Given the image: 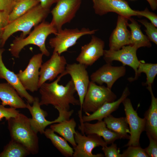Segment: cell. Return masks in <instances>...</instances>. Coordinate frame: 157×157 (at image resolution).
I'll return each mask as SVG.
<instances>
[{
	"label": "cell",
	"instance_id": "603a6c76",
	"mask_svg": "<svg viewBox=\"0 0 157 157\" xmlns=\"http://www.w3.org/2000/svg\"><path fill=\"white\" fill-rule=\"evenodd\" d=\"M147 89L151 95V102L144 115L145 120V131L157 139V98L154 95L151 86H147Z\"/></svg>",
	"mask_w": 157,
	"mask_h": 157
},
{
	"label": "cell",
	"instance_id": "6da1fadb",
	"mask_svg": "<svg viewBox=\"0 0 157 157\" xmlns=\"http://www.w3.org/2000/svg\"><path fill=\"white\" fill-rule=\"evenodd\" d=\"M63 76L60 74L56 79L51 83H44L39 88L41 95L40 103L41 106H53L58 112L69 111L70 105L80 106L79 99L74 94L76 92L71 79L65 86L59 84Z\"/></svg>",
	"mask_w": 157,
	"mask_h": 157
},
{
	"label": "cell",
	"instance_id": "3957f363",
	"mask_svg": "<svg viewBox=\"0 0 157 157\" xmlns=\"http://www.w3.org/2000/svg\"><path fill=\"white\" fill-rule=\"evenodd\" d=\"M56 29L50 23L45 21L34 27V29L27 36L22 38L16 37L10 44L9 51L12 56L19 57L22 50L26 46L33 44L37 46L43 55L48 56L50 53L47 49L45 42L48 36L51 34L56 35Z\"/></svg>",
	"mask_w": 157,
	"mask_h": 157
},
{
	"label": "cell",
	"instance_id": "e0dca14e",
	"mask_svg": "<svg viewBox=\"0 0 157 157\" xmlns=\"http://www.w3.org/2000/svg\"><path fill=\"white\" fill-rule=\"evenodd\" d=\"M104 46L103 40L92 35L90 41L81 47L80 53L76 60L86 67L92 65L103 56Z\"/></svg>",
	"mask_w": 157,
	"mask_h": 157
},
{
	"label": "cell",
	"instance_id": "4fadbf2b",
	"mask_svg": "<svg viewBox=\"0 0 157 157\" xmlns=\"http://www.w3.org/2000/svg\"><path fill=\"white\" fill-rule=\"evenodd\" d=\"M67 64L64 56L53 51L50 59L42 64L40 69L39 88L47 81H52L58 75L62 74Z\"/></svg>",
	"mask_w": 157,
	"mask_h": 157
},
{
	"label": "cell",
	"instance_id": "d6a6232c",
	"mask_svg": "<svg viewBox=\"0 0 157 157\" xmlns=\"http://www.w3.org/2000/svg\"><path fill=\"white\" fill-rule=\"evenodd\" d=\"M19 112L15 108H6L2 104H0V121L4 118L7 121L11 118L15 117L19 113Z\"/></svg>",
	"mask_w": 157,
	"mask_h": 157
},
{
	"label": "cell",
	"instance_id": "5bb4252c",
	"mask_svg": "<svg viewBox=\"0 0 157 157\" xmlns=\"http://www.w3.org/2000/svg\"><path fill=\"white\" fill-rule=\"evenodd\" d=\"M95 13L99 15L109 12L116 13L129 19L133 16H137L135 10L132 9L125 0H92Z\"/></svg>",
	"mask_w": 157,
	"mask_h": 157
},
{
	"label": "cell",
	"instance_id": "2e32d148",
	"mask_svg": "<svg viewBox=\"0 0 157 157\" xmlns=\"http://www.w3.org/2000/svg\"><path fill=\"white\" fill-rule=\"evenodd\" d=\"M125 66H114L111 63H106L99 68L90 76L91 81L102 85L105 83L107 87L111 89L115 82L125 74Z\"/></svg>",
	"mask_w": 157,
	"mask_h": 157
},
{
	"label": "cell",
	"instance_id": "ab89813d",
	"mask_svg": "<svg viewBox=\"0 0 157 157\" xmlns=\"http://www.w3.org/2000/svg\"><path fill=\"white\" fill-rule=\"evenodd\" d=\"M149 4L151 9L153 10L157 8V1L156 0H146Z\"/></svg>",
	"mask_w": 157,
	"mask_h": 157
},
{
	"label": "cell",
	"instance_id": "f35d334b",
	"mask_svg": "<svg viewBox=\"0 0 157 157\" xmlns=\"http://www.w3.org/2000/svg\"><path fill=\"white\" fill-rule=\"evenodd\" d=\"M40 4L43 8L50 9L52 5L54 3H56L58 0H39Z\"/></svg>",
	"mask_w": 157,
	"mask_h": 157
},
{
	"label": "cell",
	"instance_id": "60d3db41",
	"mask_svg": "<svg viewBox=\"0 0 157 157\" xmlns=\"http://www.w3.org/2000/svg\"><path fill=\"white\" fill-rule=\"evenodd\" d=\"M3 31L0 30V48H2L1 46V36Z\"/></svg>",
	"mask_w": 157,
	"mask_h": 157
},
{
	"label": "cell",
	"instance_id": "7bdbcfd3",
	"mask_svg": "<svg viewBox=\"0 0 157 157\" xmlns=\"http://www.w3.org/2000/svg\"><path fill=\"white\" fill-rule=\"evenodd\" d=\"M156 1H157V0H156Z\"/></svg>",
	"mask_w": 157,
	"mask_h": 157
},
{
	"label": "cell",
	"instance_id": "277c9868",
	"mask_svg": "<svg viewBox=\"0 0 157 157\" xmlns=\"http://www.w3.org/2000/svg\"><path fill=\"white\" fill-rule=\"evenodd\" d=\"M7 121L11 139L23 145L31 154H37L39 150L38 138L31 126L29 118L19 113Z\"/></svg>",
	"mask_w": 157,
	"mask_h": 157
},
{
	"label": "cell",
	"instance_id": "8d00e7d4",
	"mask_svg": "<svg viewBox=\"0 0 157 157\" xmlns=\"http://www.w3.org/2000/svg\"><path fill=\"white\" fill-rule=\"evenodd\" d=\"M14 4L13 0H0V10L4 11L9 14Z\"/></svg>",
	"mask_w": 157,
	"mask_h": 157
},
{
	"label": "cell",
	"instance_id": "44dd1931",
	"mask_svg": "<svg viewBox=\"0 0 157 157\" xmlns=\"http://www.w3.org/2000/svg\"><path fill=\"white\" fill-rule=\"evenodd\" d=\"M4 50L0 48V78L5 79L14 88L22 98H24L29 104H33L34 97L30 95L23 87L17 74L8 69L3 62L2 54Z\"/></svg>",
	"mask_w": 157,
	"mask_h": 157
},
{
	"label": "cell",
	"instance_id": "7a4b0ae2",
	"mask_svg": "<svg viewBox=\"0 0 157 157\" xmlns=\"http://www.w3.org/2000/svg\"><path fill=\"white\" fill-rule=\"evenodd\" d=\"M50 12V9L43 8L40 4L14 21L9 22L3 29L1 36L2 48L9 38L14 33L21 31L20 37H26L33 27L44 21Z\"/></svg>",
	"mask_w": 157,
	"mask_h": 157
},
{
	"label": "cell",
	"instance_id": "7c38bea8",
	"mask_svg": "<svg viewBox=\"0 0 157 157\" xmlns=\"http://www.w3.org/2000/svg\"><path fill=\"white\" fill-rule=\"evenodd\" d=\"M26 105V108L28 109L32 116V118H29L31 126L37 133H39L41 134H44L47 126L69 119L67 116L60 113L58 117L55 120L52 121L47 120L46 117L47 116V113L41 108L40 100L38 97H34L32 106H31L28 102Z\"/></svg>",
	"mask_w": 157,
	"mask_h": 157
},
{
	"label": "cell",
	"instance_id": "9a60e30c",
	"mask_svg": "<svg viewBox=\"0 0 157 157\" xmlns=\"http://www.w3.org/2000/svg\"><path fill=\"white\" fill-rule=\"evenodd\" d=\"M137 49L133 46L127 45L117 51L104 50V59L106 63H111L116 60L121 62L123 65L130 66L134 70L135 76L140 62L137 56Z\"/></svg>",
	"mask_w": 157,
	"mask_h": 157
},
{
	"label": "cell",
	"instance_id": "9c48e42d",
	"mask_svg": "<svg viewBox=\"0 0 157 157\" xmlns=\"http://www.w3.org/2000/svg\"><path fill=\"white\" fill-rule=\"evenodd\" d=\"M74 138L76 145L73 149V157H103L104 156L101 153L95 154L92 153L93 150L97 147L107 146L108 144L101 136L94 134L85 135L76 131Z\"/></svg>",
	"mask_w": 157,
	"mask_h": 157
},
{
	"label": "cell",
	"instance_id": "4dcf8cb0",
	"mask_svg": "<svg viewBox=\"0 0 157 157\" xmlns=\"http://www.w3.org/2000/svg\"><path fill=\"white\" fill-rule=\"evenodd\" d=\"M122 157H149L145 149L140 146H128L122 154Z\"/></svg>",
	"mask_w": 157,
	"mask_h": 157
},
{
	"label": "cell",
	"instance_id": "1f68e13d",
	"mask_svg": "<svg viewBox=\"0 0 157 157\" xmlns=\"http://www.w3.org/2000/svg\"><path fill=\"white\" fill-rule=\"evenodd\" d=\"M138 21L145 26L146 29L144 31L149 40L157 44V29L156 27L145 19L139 20Z\"/></svg>",
	"mask_w": 157,
	"mask_h": 157
},
{
	"label": "cell",
	"instance_id": "4316f807",
	"mask_svg": "<svg viewBox=\"0 0 157 157\" xmlns=\"http://www.w3.org/2000/svg\"><path fill=\"white\" fill-rule=\"evenodd\" d=\"M44 134L47 138L50 140L53 145L63 156L73 157V148L69 145L64 138L55 134L50 128L45 129Z\"/></svg>",
	"mask_w": 157,
	"mask_h": 157
},
{
	"label": "cell",
	"instance_id": "836d02e7",
	"mask_svg": "<svg viewBox=\"0 0 157 157\" xmlns=\"http://www.w3.org/2000/svg\"><path fill=\"white\" fill-rule=\"evenodd\" d=\"M149 144L148 146L144 149L149 157H157V139L153 137L150 134L146 133Z\"/></svg>",
	"mask_w": 157,
	"mask_h": 157
},
{
	"label": "cell",
	"instance_id": "ac0fdd59",
	"mask_svg": "<svg viewBox=\"0 0 157 157\" xmlns=\"http://www.w3.org/2000/svg\"><path fill=\"white\" fill-rule=\"evenodd\" d=\"M129 19L118 15L116 26L109 38V49L117 51L124 46L129 45L131 32L127 28Z\"/></svg>",
	"mask_w": 157,
	"mask_h": 157
},
{
	"label": "cell",
	"instance_id": "7402d4cb",
	"mask_svg": "<svg viewBox=\"0 0 157 157\" xmlns=\"http://www.w3.org/2000/svg\"><path fill=\"white\" fill-rule=\"evenodd\" d=\"M0 99L4 106L17 108H26L27 105L14 88L7 83H0Z\"/></svg>",
	"mask_w": 157,
	"mask_h": 157
},
{
	"label": "cell",
	"instance_id": "74e56055",
	"mask_svg": "<svg viewBox=\"0 0 157 157\" xmlns=\"http://www.w3.org/2000/svg\"><path fill=\"white\" fill-rule=\"evenodd\" d=\"M9 14L2 10H0V30L3 31L9 23Z\"/></svg>",
	"mask_w": 157,
	"mask_h": 157
},
{
	"label": "cell",
	"instance_id": "484cf974",
	"mask_svg": "<svg viewBox=\"0 0 157 157\" xmlns=\"http://www.w3.org/2000/svg\"><path fill=\"white\" fill-rule=\"evenodd\" d=\"M104 119L108 129L119 134L122 138L129 139L130 135L128 133L130 132L126 117L116 118L110 114Z\"/></svg>",
	"mask_w": 157,
	"mask_h": 157
},
{
	"label": "cell",
	"instance_id": "ffe728a7",
	"mask_svg": "<svg viewBox=\"0 0 157 157\" xmlns=\"http://www.w3.org/2000/svg\"><path fill=\"white\" fill-rule=\"evenodd\" d=\"M129 88L126 87L124 90L120 98L116 101L104 104L97 110L91 114L82 116L79 119L80 123L89 122L94 120H102L113 112L116 111L124 100L130 94Z\"/></svg>",
	"mask_w": 157,
	"mask_h": 157
},
{
	"label": "cell",
	"instance_id": "83f0119b",
	"mask_svg": "<svg viewBox=\"0 0 157 157\" xmlns=\"http://www.w3.org/2000/svg\"><path fill=\"white\" fill-rule=\"evenodd\" d=\"M142 72L145 73L147 76V80L144 85L152 86L157 74V64L145 63L143 60H140L136 75L134 78H129V81L132 82L137 80Z\"/></svg>",
	"mask_w": 157,
	"mask_h": 157
},
{
	"label": "cell",
	"instance_id": "8992f818",
	"mask_svg": "<svg viewBox=\"0 0 157 157\" xmlns=\"http://www.w3.org/2000/svg\"><path fill=\"white\" fill-rule=\"evenodd\" d=\"M97 29L90 30L89 28H83L79 30L77 28L62 29L50 38L49 44L53 51L60 55L67 51L71 47L74 45L81 37L87 35L94 34Z\"/></svg>",
	"mask_w": 157,
	"mask_h": 157
},
{
	"label": "cell",
	"instance_id": "d4e9b609",
	"mask_svg": "<svg viewBox=\"0 0 157 157\" xmlns=\"http://www.w3.org/2000/svg\"><path fill=\"white\" fill-rule=\"evenodd\" d=\"M129 19L131 22L127 25L131 29L129 45L137 49L142 47H151V44L150 41L142 32L140 25L133 18H130Z\"/></svg>",
	"mask_w": 157,
	"mask_h": 157
},
{
	"label": "cell",
	"instance_id": "5b68a950",
	"mask_svg": "<svg viewBox=\"0 0 157 157\" xmlns=\"http://www.w3.org/2000/svg\"><path fill=\"white\" fill-rule=\"evenodd\" d=\"M117 98L111 89L103 85H97L90 81L84 98L82 110L88 115L96 111L105 103L115 101Z\"/></svg>",
	"mask_w": 157,
	"mask_h": 157
},
{
	"label": "cell",
	"instance_id": "cb8c5ba5",
	"mask_svg": "<svg viewBox=\"0 0 157 157\" xmlns=\"http://www.w3.org/2000/svg\"><path fill=\"white\" fill-rule=\"evenodd\" d=\"M76 125L74 119L72 118L52 124L50 125V127L54 132L58 133L69 142L74 149L76 145L74 138Z\"/></svg>",
	"mask_w": 157,
	"mask_h": 157
},
{
	"label": "cell",
	"instance_id": "f1b7e54d",
	"mask_svg": "<svg viewBox=\"0 0 157 157\" xmlns=\"http://www.w3.org/2000/svg\"><path fill=\"white\" fill-rule=\"evenodd\" d=\"M40 4L39 0H21L15 3L8 16L9 23Z\"/></svg>",
	"mask_w": 157,
	"mask_h": 157
},
{
	"label": "cell",
	"instance_id": "d590c367",
	"mask_svg": "<svg viewBox=\"0 0 157 157\" xmlns=\"http://www.w3.org/2000/svg\"><path fill=\"white\" fill-rule=\"evenodd\" d=\"M135 12L137 16H143L147 18L150 21L151 23L156 27H157V15L150 12L147 8L143 11L135 10Z\"/></svg>",
	"mask_w": 157,
	"mask_h": 157
},
{
	"label": "cell",
	"instance_id": "e575fe53",
	"mask_svg": "<svg viewBox=\"0 0 157 157\" xmlns=\"http://www.w3.org/2000/svg\"><path fill=\"white\" fill-rule=\"evenodd\" d=\"M102 150L106 157H122V154L120 153L117 144L114 143L110 146L102 147Z\"/></svg>",
	"mask_w": 157,
	"mask_h": 157
},
{
	"label": "cell",
	"instance_id": "ba28073f",
	"mask_svg": "<svg viewBox=\"0 0 157 157\" xmlns=\"http://www.w3.org/2000/svg\"><path fill=\"white\" fill-rule=\"evenodd\" d=\"M86 67L79 63L67 64L65 71L61 74L63 77L67 74L69 75L73 81L80 103V109L78 113L79 118L82 116V105L90 81Z\"/></svg>",
	"mask_w": 157,
	"mask_h": 157
},
{
	"label": "cell",
	"instance_id": "d6986e66",
	"mask_svg": "<svg viewBox=\"0 0 157 157\" xmlns=\"http://www.w3.org/2000/svg\"><path fill=\"white\" fill-rule=\"evenodd\" d=\"M78 129L82 134L88 135L94 134L103 137L108 144H111L118 139L122 138L118 133L108 129L104 121H98L94 124L88 122L80 123Z\"/></svg>",
	"mask_w": 157,
	"mask_h": 157
},
{
	"label": "cell",
	"instance_id": "52a82bcc",
	"mask_svg": "<svg viewBox=\"0 0 157 157\" xmlns=\"http://www.w3.org/2000/svg\"><path fill=\"white\" fill-rule=\"evenodd\" d=\"M82 0H58L51 11L52 19L51 24L58 32L62 29L65 24L74 18L80 8Z\"/></svg>",
	"mask_w": 157,
	"mask_h": 157
},
{
	"label": "cell",
	"instance_id": "b9f144b4",
	"mask_svg": "<svg viewBox=\"0 0 157 157\" xmlns=\"http://www.w3.org/2000/svg\"><path fill=\"white\" fill-rule=\"evenodd\" d=\"M20 0H13V1L15 4V3L18 1H19Z\"/></svg>",
	"mask_w": 157,
	"mask_h": 157
},
{
	"label": "cell",
	"instance_id": "8fae6325",
	"mask_svg": "<svg viewBox=\"0 0 157 157\" xmlns=\"http://www.w3.org/2000/svg\"><path fill=\"white\" fill-rule=\"evenodd\" d=\"M43 55L41 53L34 55L23 71L17 74L23 87L26 90L34 92L39 89V69L42 63Z\"/></svg>",
	"mask_w": 157,
	"mask_h": 157
},
{
	"label": "cell",
	"instance_id": "f546056e",
	"mask_svg": "<svg viewBox=\"0 0 157 157\" xmlns=\"http://www.w3.org/2000/svg\"><path fill=\"white\" fill-rule=\"evenodd\" d=\"M30 154L23 145L11 140L0 153V157H25Z\"/></svg>",
	"mask_w": 157,
	"mask_h": 157
},
{
	"label": "cell",
	"instance_id": "30bf717a",
	"mask_svg": "<svg viewBox=\"0 0 157 157\" xmlns=\"http://www.w3.org/2000/svg\"><path fill=\"white\" fill-rule=\"evenodd\" d=\"M124 107L126 117L130 130V138L124 147L140 146V139L142 133L145 131V120L138 115L134 110L131 100L127 97L122 102Z\"/></svg>",
	"mask_w": 157,
	"mask_h": 157
}]
</instances>
